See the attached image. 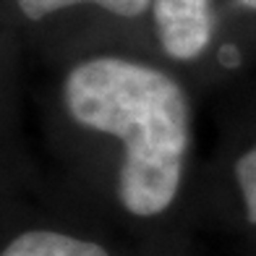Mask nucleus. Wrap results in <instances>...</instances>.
Here are the masks:
<instances>
[{"label":"nucleus","instance_id":"6","mask_svg":"<svg viewBox=\"0 0 256 256\" xmlns=\"http://www.w3.org/2000/svg\"><path fill=\"white\" fill-rule=\"evenodd\" d=\"M238 50L236 48H232V44H228V48H222V50H220V63H222V66H228V68H232V66H238L240 60H238Z\"/></svg>","mask_w":256,"mask_h":256},{"label":"nucleus","instance_id":"7","mask_svg":"<svg viewBox=\"0 0 256 256\" xmlns=\"http://www.w3.org/2000/svg\"><path fill=\"white\" fill-rule=\"evenodd\" d=\"M240 3L246 6V8H251V10H256V0H240Z\"/></svg>","mask_w":256,"mask_h":256},{"label":"nucleus","instance_id":"3","mask_svg":"<svg viewBox=\"0 0 256 256\" xmlns=\"http://www.w3.org/2000/svg\"><path fill=\"white\" fill-rule=\"evenodd\" d=\"M3 256H110L102 246L63 232L32 230L10 240L3 248Z\"/></svg>","mask_w":256,"mask_h":256},{"label":"nucleus","instance_id":"5","mask_svg":"<svg viewBox=\"0 0 256 256\" xmlns=\"http://www.w3.org/2000/svg\"><path fill=\"white\" fill-rule=\"evenodd\" d=\"M236 180H238V191L243 196V204H246L248 222L256 225V146H251L243 157H238Z\"/></svg>","mask_w":256,"mask_h":256},{"label":"nucleus","instance_id":"2","mask_svg":"<svg viewBox=\"0 0 256 256\" xmlns=\"http://www.w3.org/2000/svg\"><path fill=\"white\" fill-rule=\"evenodd\" d=\"M154 29L170 58L194 60L212 40L209 0H154Z\"/></svg>","mask_w":256,"mask_h":256},{"label":"nucleus","instance_id":"4","mask_svg":"<svg viewBox=\"0 0 256 256\" xmlns=\"http://www.w3.org/2000/svg\"><path fill=\"white\" fill-rule=\"evenodd\" d=\"M21 14L32 21H40L44 16L55 14V10H63L68 6H78V3H94L104 10H110L115 16H123V18H134V16H142L144 10L149 8L152 0H16Z\"/></svg>","mask_w":256,"mask_h":256},{"label":"nucleus","instance_id":"1","mask_svg":"<svg viewBox=\"0 0 256 256\" xmlns=\"http://www.w3.org/2000/svg\"><path fill=\"white\" fill-rule=\"evenodd\" d=\"M66 108L78 126L123 142L118 196L128 212H165L178 196L191 142V108L178 81L144 63L94 58L68 76Z\"/></svg>","mask_w":256,"mask_h":256}]
</instances>
